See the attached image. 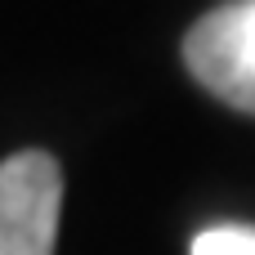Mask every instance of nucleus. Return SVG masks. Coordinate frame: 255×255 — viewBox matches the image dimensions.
Segmentation results:
<instances>
[{
	"label": "nucleus",
	"instance_id": "7ed1b4c3",
	"mask_svg": "<svg viewBox=\"0 0 255 255\" xmlns=\"http://www.w3.org/2000/svg\"><path fill=\"white\" fill-rule=\"evenodd\" d=\"M193 255H255V233H247V229H206L193 242Z\"/></svg>",
	"mask_w": 255,
	"mask_h": 255
},
{
	"label": "nucleus",
	"instance_id": "f03ea898",
	"mask_svg": "<svg viewBox=\"0 0 255 255\" xmlns=\"http://www.w3.org/2000/svg\"><path fill=\"white\" fill-rule=\"evenodd\" d=\"M184 63L229 108L255 112V4H233L197 18L184 36Z\"/></svg>",
	"mask_w": 255,
	"mask_h": 255
},
{
	"label": "nucleus",
	"instance_id": "f257e3e1",
	"mask_svg": "<svg viewBox=\"0 0 255 255\" xmlns=\"http://www.w3.org/2000/svg\"><path fill=\"white\" fill-rule=\"evenodd\" d=\"M63 175L49 152L0 161V255H54Z\"/></svg>",
	"mask_w": 255,
	"mask_h": 255
}]
</instances>
